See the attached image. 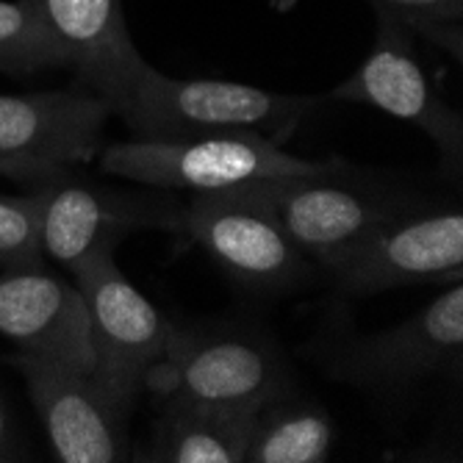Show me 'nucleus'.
<instances>
[{"label": "nucleus", "instance_id": "7ed1b4c3", "mask_svg": "<svg viewBox=\"0 0 463 463\" xmlns=\"http://www.w3.org/2000/svg\"><path fill=\"white\" fill-rule=\"evenodd\" d=\"M317 103L236 80L170 78L147 64L117 114L137 139H192L236 131L288 134Z\"/></svg>", "mask_w": 463, "mask_h": 463}, {"label": "nucleus", "instance_id": "6ab92c4d", "mask_svg": "<svg viewBox=\"0 0 463 463\" xmlns=\"http://www.w3.org/2000/svg\"><path fill=\"white\" fill-rule=\"evenodd\" d=\"M0 267H4V272L42 267L36 208L31 194L28 197L0 194Z\"/></svg>", "mask_w": 463, "mask_h": 463}, {"label": "nucleus", "instance_id": "0eeeda50", "mask_svg": "<svg viewBox=\"0 0 463 463\" xmlns=\"http://www.w3.org/2000/svg\"><path fill=\"white\" fill-rule=\"evenodd\" d=\"M31 197L42 256L53 259L70 275L114 256V247L134 231L178 228V212H164L134 194L80 184L67 175L45 181Z\"/></svg>", "mask_w": 463, "mask_h": 463}, {"label": "nucleus", "instance_id": "9b49d317", "mask_svg": "<svg viewBox=\"0 0 463 463\" xmlns=\"http://www.w3.org/2000/svg\"><path fill=\"white\" fill-rule=\"evenodd\" d=\"M460 345L463 286L458 280L405 322L345 345L333 361V374L364 389H400L452 364Z\"/></svg>", "mask_w": 463, "mask_h": 463}, {"label": "nucleus", "instance_id": "39448f33", "mask_svg": "<svg viewBox=\"0 0 463 463\" xmlns=\"http://www.w3.org/2000/svg\"><path fill=\"white\" fill-rule=\"evenodd\" d=\"M72 280L90 317L92 377L131 411L175 325L119 272L114 256L78 269Z\"/></svg>", "mask_w": 463, "mask_h": 463}, {"label": "nucleus", "instance_id": "f8f14e48", "mask_svg": "<svg viewBox=\"0 0 463 463\" xmlns=\"http://www.w3.org/2000/svg\"><path fill=\"white\" fill-rule=\"evenodd\" d=\"M330 178L333 173L247 186L278 217L291 241L325 269L342 261L377 225L397 214L383 194L353 189Z\"/></svg>", "mask_w": 463, "mask_h": 463}, {"label": "nucleus", "instance_id": "20e7f679", "mask_svg": "<svg viewBox=\"0 0 463 463\" xmlns=\"http://www.w3.org/2000/svg\"><path fill=\"white\" fill-rule=\"evenodd\" d=\"M175 231L208 252L241 286L286 291L314 278V261L247 186L194 194L178 212Z\"/></svg>", "mask_w": 463, "mask_h": 463}, {"label": "nucleus", "instance_id": "2eb2a0df", "mask_svg": "<svg viewBox=\"0 0 463 463\" xmlns=\"http://www.w3.org/2000/svg\"><path fill=\"white\" fill-rule=\"evenodd\" d=\"M256 411L164 402L147 458L161 463H244Z\"/></svg>", "mask_w": 463, "mask_h": 463}, {"label": "nucleus", "instance_id": "4468645a", "mask_svg": "<svg viewBox=\"0 0 463 463\" xmlns=\"http://www.w3.org/2000/svg\"><path fill=\"white\" fill-rule=\"evenodd\" d=\"M0 335L17 353L92 372L90 317L80 291L42 267L0 275Z\"/></svg>", "mask_w": 463, "mask_h": 463}, {"label": "nucleus", "instance_id": "ddd939ff", "mask_svg": "<svg viewBox=\"0 0 463 463\" xmlns=\"http://www.w3.org/2000/svg\"><path fill=\"white\" fill-rule=\"evenodd\" d=\"M39 25L90 92L117 114L147 61L125 28L119 0H25Z\"/></svg>", "mask_w": 463, "mask_h": 463}, {"label": "nucleus", "instance_id": "dca6fc26", "mask_svg": "<svg viewBox=\"0 0 463 463\" xmlns=\"http://www.w3.org/2000/svg\"><path fill=\"white\" fill-rule=\"evenodd\" d=\"M333 436L322 405L286 392L256 411L244 463H322L330 455Z\"/></svg>", "mask_w": 463, "mask_h": 463}, {"label": "nucleus", "instance_id": "6e6552de", "mask_svg": "<svg viewBox=\"0 0 463 463\" xmlns=\"http://www.w3.org/2000/svg\"><path fill=\"white\" fill-rule=\"evenodd\" d=\"M327 272L355 298L413 283H458L463 280V214L455 208L397 212Z\"/></svg>", "mask_w": 463, "mask_h": 463}, {"label": "nucleus", "instance_id": "f3484780", "mask_svg": "<svg viewBox=\"0 0 463 463\" xmlns=\"http://www.w3.org/2000/svg\"><path fill=\"white\" fill-rule=\"evenodd\" d=\"M61 64V56L25 0H0V70L33 72Z\"/></svg>", "mask_w": 463, "mask_h": 463}, {"label": "nucleus", "instance_id": "f03ea898", "mask_svg": "<svg viewBox=\"0 0 463 463\" xmlns=\"http://www.w3.org/2000/svg\"><path fill=\"white\" fill-rule=\"evenodd\" d=\"M145 389L164 402L261 408L291 392L288 366L261 330L239 325L173 327L164 358L150 369Z\"/></svg>", "mask_w": 463, "mask_h": 463}, {"label": "nucleus", "instance_id": "423d86ee", "mask_svg": "<svg viewBox=\"0 0 463 463\" xmlns=\"http://www.w3.org/2000/svg\"><path fill=\"white\" fill-rule=\"evenodd\" d=\"M111 106L95 92L0 95V173L51 181L98 156Z\"/></svg>", "mask_w": 463, "mask_h": 463}, {"label": "nucleus", "instance_id": "f257e3e1", "mask_svg": "<svg viewBox=\"0 0 463 463\" xmlns=\"http://www.w3.org/2000/svg\"><path fill=\"white\" fill-rule=\"evenodd\" d=\"M103 170L153 189L214 194L275 178H314L339 173L335 161H308L286 153L256 131L205 134L192 139H131L100 153Z\"/></svg>", "mask_w": 463, "mask_h": 463}, {"label": "nucleus", "instance_id": "aec40b11", "mask_svg": "<svg viewBox=\"0 0 463 463\" xmlns=\"http://www.w3.org/2000/svg\"><path fill=\"white\" fill-rule=\"evenodd\" d=\"M14 455V433H12V416L0 397V460H12Z\"/></svg>", "mask_w": 463, "mask_h": 463}, {"label": "nucleus", "instance_id": "1a4fd4ad", "mask_svg": "<svg viewBox=\"0 0 463 463\" xmlns=\"http://www.w3.org/2000/svg\"><path fill=\"white\" fill-rule=\"evenodd\" d=\"M330 98L374 106L428 134L452 170L463 161V119L441 100L413 51L411 28L377 12V33L364 64Z\"/></svg>", "mask_w": 463, "mask_h": 463}, {"label": "nucleus", "instance_id": "a211bd4d", "mask_svg": "<svg viewBox=\"0 0 463 463\" xmlns=\"http://www.w3.org/2000/svg\"><path fill=\"white\" fill-rule=\"evenodd\" d=\"M374 12L400 20L405 28L419 31L449 48L452 59L460 61V20H463V0H372Z\"/></svg>", "mask_w": 463, "mask_h": 463}, {"label": "nucleus", "instance_id": "9d476101", "mask_svg": "<svg viewBox=\"0 0 463 463\" xmlns=\"http://www.w3.org/2000/svg\"><path fill=\"white\" fill-rule=\"evenodd\" d=\"M12 364L61 463H117L125 458L128 408H122L92 372L28 353L12 355Z\"/></svg>", "mask_w": 463, "mask_h": 463}]
</instances>
